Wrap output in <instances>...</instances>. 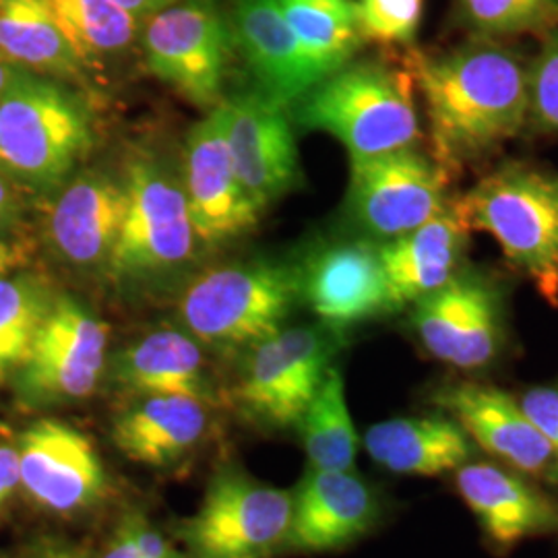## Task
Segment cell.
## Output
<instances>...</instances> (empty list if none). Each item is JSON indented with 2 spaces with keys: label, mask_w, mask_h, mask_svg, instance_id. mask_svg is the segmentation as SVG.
<instances>
[{
  "label": "cell",
  "mask_w": 558,
  "mask_h": 558,
  "mask_svg": "<svg viewBox=\"0 0 558 558\" xmlns=\"http://www.w3.org/2000/svg\"><path fill=\"white\" fill-rule=\"evenodd\" d=\"M100 558H141L133 539H131L126 527L122 523H120L119 530L114 532L110 544L106 546V550L101 553Z\"/></svg>",
  "instance_id": "8d00e7d4"
},
{
  "label": "cell",
  "mask_w": 558,
  "mask_h": 558,
  "mask_svg": "<svg viewBox=\"0 0 558 558\" xmlns=\"http://www.w3.org/2000/svg\"><path fill=\"white\" fill-rule=\"evenodd\" d=\"M416 85L410 71L380 60L348 62L294 104L304 129L329 133L364 160L414 147L420 140Z\"/></svg>",
  "instance_id": "7a4b0ae2"
},
{
  "label": "cell",
  "mask_w": 558,
  "mask_h": 558,
  "mask_svg": "<svg viewBox=\"0 0 558 558\" xmlns=\"http://www.w3.org/2000/svg\"><path fill=\"white\" fill-rule=\"evenodd\" d=\"M234 32L260 92L286 106L327 77L294 36L279 0H236Z\"/></svg>",
  "instance_id": "7402d4cb"
},
{
  "label": "cell",
  "mask_w": 558,
  "mask_h": 558,
  "mask_svg": "<svg viewBox=\"0 0 558 558\" xmlns=\"http://www.w3.org/2000/svg\"><path fill=\"white\" fill-rule=\"evenodd\" d=\"M126 214L124 182L101 172L66 180L46 218V239L77 267L108 263Z\"/></svg>",
  "instance_id": "44dd1931"
},
{
  "label": "cell",
  "mask_w": 558,
  "mask_h": 558,
  "mask_svg": "<svg viewBox=\"0 0 558 558\" xmlns=\"http://www.w3.org/2000/svg\"><path fill=\"white\" fill-rule=\"evenodd\" d=\"M300 296L323 325L341 329L393 311L379 244L338 242L299 271Z\"/></svg>",
  "instance_id": "d6986e66"
},
{
  "label": "cell",
  "mask_w": 558,
  "mask_h": 558,
  "mask_svg": "<svg viewBox=\"0 0 558 558\" xmlns=\"http://www.w3.org/2000/svg\"><path fill=\"white\" fill-rule=\"evenodd\" d=\"M15 263H17V257H15L13 248L0 240V278L9 276V271L15 267Z\"/></svg>",
  "instance_id": "b9f144b4"
},
{
  "label": "cell",
  "mask_w": 558,
  "mask_h": 558,
  "mask_svg": "<svg viewBox=\"0 0 558 558\" xmlns=\"http://www.w3.org/2000/svg\"><path fill=\"white\" fill-rule=\"evenodd\" d=\"M424 0H356L362 40L383 46H412Z\"/></svg>",
  "instance_id": "1f68e13d"
},
{
  "label": "cell",
  "mask_w": 558,
  "mask_h": 558,
  "mask_svg": "<svg viewBox=\"0 0 558 558\" xmlns=\"http://www.w3.org/2000/svg\"><path fill=\"white\" fill-rule=\"evenodd\" d=\"M0 52L44 77L77 80L85 71L48 0H0Z\"/></svg>",
  "instance_id": "484cf974"
},
{
  "label": "cell",
  "mask_w": 558,
  "mask_h": 558,
  "mask_svg": "<svg viewBox=\"0 0 558 558\" xmlns=\"http://www.w3.org/2000/svg\"><path fill=\"white\" fill-rule=\"evenodd\" d=\"M412 306V331L433 359L458 371H480L499 359L505 302L493 278L461 269Z\"/></svg>",
  "instance_id": "7c38bea8"
},
{
  "label": "cell",
  "mask_w": 558,
  "mask_h": 558,
  "mask_svg": "<svg viewBox=\"0 0 558 558\" xmlns=\"http://www.w3.org/2000/svg\"><path fill=\"white\" fill-rule=\"evenodd\" d=\"M470 232L459 197H453L433 220L379 244L393 311L416 304L458 276Z\"/></svg>",
  "instance_id": "ffe728a7"
},
{
  "label": "cell",
  "mask_w": 558,
  "mask_h": 558,
  "mask_svg": "<svg viewBox=\"0 0 558 558\" xmlns=\"http://www.w3.org/2000/svg\"><path fill=\"white\" fill-rule=\"evenodd\" d=\"M459 499L476 518L495 553H509L525 539L558 536V500L538 480L482 456L453 472Z\"/></svg>",
  "instance_id": "2e32d148"
},
{
  "label": "cell",
  "mask_w": 558,
  "mask_h": 558,
  "mask_svg": "<svg viewBox=\"0 0 558 558\" xmlns=\"http://www.w3.org/2000/svg\"><path fill=\"white\" fill-rule=\"evenodd\" d=\"M182 191L197 239L205 244L236 239L259 221L260 209L246 195L234 170L223 101L186 137Z\"/></svg>",
  "instance_id": "9a60e30c"
},
{
  "label": "cell",
  "mask_w": 558,
  "mask_h": 558,
  "mask_svg": "<svg viewBox=\"0 0 558 558\" xmlns=\"http://www.w3.org/2000/svg\"><path fill=\"white\" fill-rule=\"evenodd\" d=\"M223 104L234 170L246 195L265 209L292 191L300 179L290 106L267 96L259 87L236 94Z\"/></svg>",
  "instance_id": "e0dca14e"
},
{
  "label": "cell",
  "mask_w": 558,
  "mask_h": 558,
  "mask_svg": "<svg viewBox=\"0 0 558 558\" xmlns=\"http://www.w3.org/2000/svg\"><path fill=\"white\" fill-rule=\"evenodd\" d=\"M456 20L472 38L548 36L557 32L558 0H458Z\"/></svg>",
  "instance_id": "4dcf8cb0"
},
{
  "label": "cell",
  "mask_w": 558,
  "mask_h": 558,
  "mask_svg": "<svg viewBox=\"0 0 558 558\" xmlns=\"http://www.w3.org/2000/svg\"><path fill=\"white\" fill-rule=\"evenodd\" d=\"M17 216V199L15 193L9 184V180L4 179V174L0 172V232H4Z\"/></svg>",
  "instance_id": "74e56055"
},
{
  "label": "cell",
  "mask_w": 558,
  "mask_h": 558,
  "mask_svg": "<svg viewBox=\"0 0 558 558\" xmlns=\"http://www.w3.org/2000/svg\"><path fill=\"white\" fill-rule=\"evenodd\" d=\"M527 92V122L558 137V29L544 36L538 57L530 62Z\"/></svg>",
  "instance_id": "d6a6232c"
},
{
  "label": "cell",
  "mask_w": 558,
  "mask_h": 558,
  "mask_svg": "<svg viewBox=\"0 0 558 558\" xmlns=\"http://www.w3.org/2000/svg\"><path fill=\"white\" fill-rule=\"evenodd\" d=\"M122 525L126 527L141 558H184L179 548L140 513L122 519Z\"/></svg>",
  "instance_id": "e575fe53"
},
{
  "label": "cell",
  "mask_w": 558,
  "mask_h": 558,
  "mask_svg": "<svg viewBox=\"0 0 558 558\" xmlns=\"http://www.w3.org/2000/svg\"><path fill=\"white\" fill-rule=\"evenodd\" d=\"M126 214L108 269L119 278L172 271L189 263L197 232L182 184L160 163L133 160L126 168Z\"/></svg>",
  "instance_id": "ba28073f"
},
{
  "label": "cell",
  "mask_w": 558,
  "mask_h": 558,
  "mask_svg": "<svg viewBox=\"0 0 558 558\" xmlns=\"http://www.w3.org/2000/svg\"><path fill=\"white\" fill-rule=\"evenodd\" d=\"M108 327L77 300L54 296L13 379L23 408L38 410L94 396L108 356Z\"/></svg>",
  "instance_id": "52a82bcc"
},
{
  "label": "cell",
  "mask_w": 558,
  "mask_h": 558,
  "mask_svg": "<svg viewBox=\"0 0 558 558\" xmlns=\"http://www.w3.org/2000/svg\"><path fill=\"white\" fill-rule=\"evenodd\" d=\"M21 488L20 453L15 445H0V511Z\"/></svg>",
  "instance_id": "d590c367"
},
{
  "label": "cell",
  "mask_w": 558,
  "mask_h": 558,
  "mask_svg": "<svg viewBox=\"0 0 558 558\" xmlns=\"http://www.w3.org/2000/svg\"><path fill=\"white\" fill-rule=\"evenodd\" d=\"M64 38L87 66L119 54L137 34V17L114 0H48Z\"/></svg>",
  "instance_id": "f1b7e54d"
},
{
  "label": "cell",
  "mask_w": 558,
  "mask_h": 558,
  "mask_svg": "<svg viewBox=\"0 0 558 558\" xmlns=\"http://www.w3.org/2000/svg\"><path fill=\"white\" fill-rule=\"evenodd\" d=\"M205 401L179 396L141 398L112 424L122 456L147 468H172L191 456L209 430Z\"/></svg>",
  "instance_id": "cb8c5ba5"
},
{
  "label": "cell",
  "mask_w": 558,
  "mask_h": 558,
  "mask_svg": "<svg viewBox=\"0 0 558 558\" xmlns=\"http://www.w3.org/2000/svg\"><path fill=\"white\" fill-rule=\"evenodd\" d=\"M300 299L299 271L279 263L221 265L193 279L179 302L189 336L220 350L255 348L278 333Z\"/></svg>",
  "instance_id": "5b68a950"
},
{
  "label": "cell",
  "mask_w": 558,
  "mask_h": 558,
  "mask_svg": "<svg viewBox=\"0 0 558 558\" xmlns=\"http://www.w3.org/2000/svg\"><path fill=\"white\" fill-rule=\"evenodd\" d=\"M52 299L40 279L0 278V387L20 373Z\"/></svg>",
  "instance_id": "f546056e"
},
{
  "label": "cell",
  "mask_w": 558,
  "mask_h": 558,
  "mask_svg": "<svg viewBox=\"0 0 558 558\" xmlns=\"http://www.w3.org/2000/svg\"><path fill=\"white\" fill-rule=\"evenodd\" d=\"M383 518L380 493L354 470H308L294 493L288 550L331 553L366 538Z\"/></svg>",
  "instance_id": "ac0fdd59"
},
{
  "label": "cell",
  "mask_w": 558,
  "mask_h": 558,
  "mask_svg": "<svg viewBox=\"0 0 558 558\" xmlns=\"http://www.w3.org/2000/svg\"><path fill=\"white\" fill-rule=\"evenodd\" d=\"M362 442L377 465L398 476L437 478L482 456L458 422L439 410L377 422Z\"/></svg>",
  "instance_id": "603a6c76"
},
{
  "label": "cell",
  "mask_w": 558,
  "mask_h": 558,
  "mask_svg": "<svg viewBox=\"0 0 558 558\" xmlns=\"http://www.w3.org/2000/svg\"><path fill=\"white\" fill-rule=\"evenodd\" d=\"M17 71H20V66H15L11 60L7 59V57L0 52V96H2L4 89L11 85V81H13Z\"/></svg>",
  "instance_id": "60d3db41"
},
{
  "label": "cell",
  "mask_w": 558,
  "mask_h": 558,
  "mask_svg": "<svg viewBox=\"0 0 558 558\" xmlns=\"http://www.w3.org/2000/svg\"><path fill=\"white\" fill-rule=\"evenodd\" d=\"M333 327H288L251 352L240 380L242 412L269 430L294 428L333 366Z\"/></svg>",
  "instance_id": "9c48e42d"
},
{
  "label": "cell",
  "mask_w": 558,
  "mask_h": 558,
  "mask_svg": "<svg viewBox=\"0 0 558 558\" xmlns=\"http://www.w3.org/2000/svg\"><path fill=\"white\" fill-rule=\"evenodd\" d=\"M428 401L433 410L458 422L480 453L530 478L557 484L553 451L523 414L515 396L478 380H451L439 385Z\"/></svg>",
  "instance_id": "5bb4252c"
},
{
  "label": "cell",
  "mask_w": 558,
  "mask_h": 558,
  "mask_svg": "<svg viewBox=\"0 0 558 558\" xmlns=\"http://www.w3.org/2000/svg\"><path fill=\"white\" fill-rule=\"evenodd\" d=\"M94 143L87 108L52 77L20 69L0 96V172L34 189L62 186Z\"/></svg>",
  "instance_id": "277c9868"
},
{
  "label": "cell",
  "mask_w": 558,
  "mask_h": 558,
  "mask_svg": "<svg viewBox=\"0 0 558 558\" xmlns=\"http://www.w3.org/2000/svg\"><path fill=\"white\" fill-rule=\"evenodd\" d=\"M36 558H87L80 550L64 544H44Z\"/></svg>",
  "instance_id": "ab89813d"
},
{
  "label": "cell",
  "mask_w": 558,
  "mask_h": 558,
  "mask_svg": "<svg viewBox=\"0 0 558 558\" xmlns=\"http://www.w3.org/2000/svg\"><path fill=\"white\" fill-rule=\"evenodd\" d=\"M405 69L426 106L433 158L451 174L527 124L530 64L499 40L472 38L439 54L412 50Z\"/></svg>",
  "instance_id": "6da1fadb"
},
{
  "label": "cell",
  "mask_w": 558,
  "mask_h": 558,
  "mask_svg": "<svg viewBox=\"0 0 558 558\" xmlns=\"http://www.w3.org/2000/svg\"><path fill=\"white\" fill-rule=\"evenodd\" d=\"M294 493L223 468L179 525L184 558H274L288 550Z\"/></svg>",
  "instance_id": "8992f818"
},
{
  "label": "cell",
  "mask_w": 558,
  "mask_h": 558,
  "mask_svg": "<svg viewBox=\"0 0 558 558\" xmlns=\"http://www.w3.org/2000/svg\"><path fill=\"white\" fill-rule=\"evenodd\" d=\"M281 13L325 75L352 62L362 44L354 0H279Z\"/></svg>",
  "instance_id": "83f0119b"
},
{
  "label": "cell",
  "mask_w": 558,
  "mask_h": 558,
  "mask_svg": "<svg viewBox=\"0 0 558 558\" xmlns=\"http://www.w3.org/2000/svg\"><path fill=\"white\" fill-rule=\"evenodd\" d=\"M0 558H4V557H0Z\"/></svg>",
  "instance_id": "7bdbcfd3"
},
{
  "label": "cell",
  "mask_w": 558,
  "mask_h": 558,
  "mask_svg": "<svg viewBox=\"0 0 558 558\" xmlns=\"http://www.w3.org/2000/svg\"><path fill=\"white\" fill-rule=\"evenodd\" d=\"M21 488L40 509L77 515L108 493V474L96 445L62 420L41 418L17 439Z\"/></svg>",
  "instance_id": "4fadbf2b"
},
{
  "label": "cell",
  "mask_w": 558,
  "mask_h": 558,
  "mask_svg": "<svg viewBox=\"0 0 558 558\" xmlns=\"http://www.w3.org/2000/svg\"><path fill=\"white\" fill-rule=\"evenodd\" d=\"M518 401L523 414L536 426L553 451L558 484V385L530 387L519 393Z\"/></svg>",
  "instance_id": "836d02e7"
},
{
  "label": "cell",
  "mask_w": 558,
  "mask_h": 558,
  "mask_svg": "<svg viewBox=\"0 0 558 558\" xmlns=\"http://www.w3.org/2000/svg\"><path fill=\"white\" fill-rule=\"evenodd\" d=\"M451 172L414 147L352 160L348 211L373 239L391 240L440 214L449 195Z\"/></svg>",
  "instance_id": "30bf717a"
},
{
  "label": "cell",
  "mask_w": 558,
  "mask_h": 558,
  "mask_svg": "<svg viewBox=\"0 0 558 558\" xmlns=\"http://www.w3.org/2000/svg\"><path fill=\"white\" fill-rule=\"evenodd\" d=\"M470 230L490 234L505 259L558 308V174L507 161L459 197Z\"/></svg>",
  "instance_id": "3957f363"
},
{
  "label": "cell",
  "mask_w": 558,
  "mask_h": 558,
  "mask_svg": "<svg viewBox=\"0 0 558 558\" xmlns=\"http://www.w3.org/2000/svg\"><path fill=\"white\" fill-rule=\"evenodd\" d=\"M230 29L214 0H177L147 17L143 48L149 71L201 108L221 104Z\"/></svg>",
  "instance_id": "8fae6325"
},
{
  "label": "cell",
  "mask_w": 558,
  "mask_h": 558,
  "mask_svg": "<svg viewBox=\"0 0 558 558\" xmlns=\"http://www.w3.org/2000/svg\"><path fill=\"white\" fill-rule=\"evenodd\" d=\"M119 7H122L124 11H129L133 17H149L154 13L161 11L163 7L177 2V0H114Z\"/></svg>",
  "instance_id": "f35d334b"
},
{
  "label": "cell",
  "mask_w": 558,
  "mask_h": 558,
  "mask_svg": "<svg viewBox=\"0 0 558 558\" xmlns=\"http://www.w3.org/2000/svg\"><path fill=\"white\" fill-rule=\"evenodd\" d=\"M296 428L311 470H354L360 439L338 366L329 368Z\"/></svg>",
  "instance_id": "4316f807"
},
{
  "label": "cell",
  "mask_w": 558,
  "mask_h": 558,
  "mask_svg": "<svg viewBox=\"0 0 558 558\" xmlns=\"http://www.w3.org/2000/svg\"><path fill=\"white\" fill-rule=\"evenodd\" d=\"M114 373L122 387L141 398L179 396L214 401V385L197 339L177 329L154 331L129 345L120 352Z\"/></svg>",
  "instance_id": "d4e9b609"
}]
</instances>
